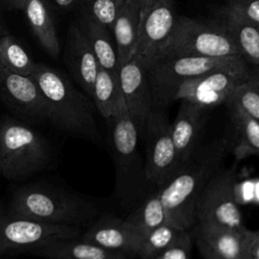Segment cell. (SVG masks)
Listing matches in <instances>:
<instances>
[{
  "label": "cell",
  "instance_id": "6da1fadb",
  "mask_svg": "<svg viewBox=\"0 0 259 259\" xmlns=\"http://www.w3.org/2000/svg\"><path fill=\"white\" fill-rule=\"evenodd\" d=\"M231 147L229 137H222L207 145L199 146L178 172L158 188L171 224L186 230L192 228L199 195L209 179L223 168Z\"/></svg>",
  "mask_w": 259,
  "mask_h": 259
},
{
  "label": "cell",
  "instance_id": "7a4b0ae2",
  "mask_svg": "<svg viewBox=\"0 0 259 259\" xmlns=\"http://www.w3.org/2000/svg\"><path fill=\"white\" fill-rule=\"evenodd\" d=\"M30 78L40 90L48 108L49 122L59 131L96 145L101 144L89 96L75 87L60 70L36 63Z\"/></svg>",
  "mask_w": 259,
  "mask_h": 259
},
{
  "label": "cell",
  "instance_id": "3957f363",
  "mask_svg": "<svg viewBox=\"0 0 259 259\" xmlns=\"http://www.w3.org/2000/svg\"><path fill=\"white\" fill-rule=\"evenodd\" d=\"M5 209L21 218L80 228L87 227L101 213L92 199L47 182L15 188Z\"/></svg>",
  "mask_w": 259,
  "mask_h": 259
},
{
  "label": "cell",
  "instance_id": "277c9868",
  "mask_svg": "<svg viewBox=\"0 0 259 259\" xmlns=\"http://www.w3.org/2000/svg\"><path fill=\"white\" fill-rule=\"evenodd\" d=\"M105 120L107 146L115 171L114 195L120 207L131 212L154 190L146 177L141 137L126 108Z\"/></svg>",
  "mask_w": 259,
  "mask_h": 259
},
{
  "label": "cell",
  "instance_id": "5b68a950",
  "mask_svg": "<svg viewBox=\"0 0 259 259\" xmlns=\"http://www.w3.org/2000/svg\"><path fill=\"white\" fill-rule=\"evenodd\" d=\"M53 160L49 141L31 124L15 117L0 119V174L21 181L47 169Z\"/></svg>",
  "mask_w": 259,
  "mask_h": 259
},
{
  "label": "cell",
  "instance_id": "8992f818",
  "mask_svg": "<svg viewBox=\"0 0 259 259\" xmlns=\"http://www.w3.org/2000/svg\"><path fill=\"white\" fill-rule=\"evenodd\" d=\"M153 96V109L166 110L179 86L195 76L220 69H249L241 56L228 58L160 57L145 65Z\"/></svg>",
  "mask_w": 259,
  "mask_h": 259
},
{
  "label": "cell",
  "instance_id": "52a82bcc",
  "mask_svg": "<svg viewBox=\"0 0 259 259\" xmlns=\"http://www.w3.org/2000/svg\"><path fill=\"white\" fill-rule=\"evenodd\" d=\"M235 56L241 55L220 23H204L177 15L170 36L154 59L160 57L228 58Z\"/></svg>",
  "mask_w": 259,
  "mask_h": 259
},
{
  "label": "cell",
  "instance_id": "ba28073f",
  "mask_svg": "<svg viewBox=\"0 0 259 259\" xmlns=\"http://www.w3.org/2000/svg\"><path fill=\"white\" fill-rule=\"evenodd\" d=\"M82 228L42 223L9 213L0 206V255L27 253L52 240L78 238Z\"/></svg>",
  "mask_w": 259,
  "mask_h": 259
},
{
  "label": "cell",
  "instance_id": "9c48e42d",
  "mask_svg": "<svg viewBox=\"0 0 259 259\" xmlns=\"http://www.w3.org/2000/svg\"><path fill=\"white\" fill-rule=\"evenodd\" d=\"M145 142V169L149 184L163 186L178 171V161L166 110L153 109L141 138Z\"/></svg>",
  "mask_w": 259,
  "mask_h": 259
},
{
  "label": "cell",
  "instance_id": "30bf717a",
  "mask_svg": "<svg viewBox=\"0 0 259 259\" xmlns=\"http://www.w3.org/2000/svg\"><path fill=\"white\" fill-rule=\"evenodd\" d=\"M236 180L235 167L221 168L209 179L196 203L195 223L207 222L234 229L245 227L236 196Z\"/></svg>",
  "mask_w": 259,
  "mask_h": 259
},
{
  "label": "cell",
  "instance_id": "8fae6325",
  "mask_svg": "<svg viewBox=\"0 0 259 259\" xmlns=\"http://www.w3.org/2000/svg\"><path fill=\"white\" fill-rule=\"evenodd\" d=\"M0 101L15 117L31 125L49 121V108L35 82L30 76L8 70L1 61Z\"/></svg>",
  "mask_w": 259,
  "mask_h": 259
},
{
  "label": "cell",
  "instance_id": "7c38bea8",
  "mask_svg": "<svg viewBox=\"0 0 259 259\" xmlns=\"http://www.w3.org/2000/svg\"><path fill=\"white\" fill-rule=\"evenodd\" d=\"M249 69H220L192 77L178 88L174 101L188 100L206 109L226 104L234 90L247 81Z\"/></svg>",
  "mask_w": 259,
  "mask_h": 259
},
{
  "label": "cell",
  "instance_id": "4fadbf2b",
  "mask_svg": "<svg viewBox=\"0 0 259 259\" xmlns=\"http://www.w3.org/2000/svg\"><path fill=\"white\" fill-rule=\"evenodd\" d=\"M177 19L175 0H143L136 55L150 63L170 36Z\"/></svg>",
  "mask_w": 259,
  "mask_h": 259
},
{
  "label": "cell",
  "instance_id": "5bb4252c",
  "mask_svg": "<svg viewBox=\"0 0 259 259\" xmlns=\"http://www.w3.org/2000/svg\"><path fill=\"white\" fill-rule=\"evenodd\" d=\"M118 78L127 112L142 138L154 108L144 61L138 56H134L118 68Z\"/></svg>",
  "mask_w": 259,
  "mask_h": 259
},
{
  "label": "cell",
  "instance_id": "9a60e30c",
  "mask_svg": "<svg viewBox=\"0 0 259 259\" xmlns=\"http://www.w3.org/2000/svg\"><path fill=\"white\" fill-rule=\"evenodd\" d=\"M80 239L107 250L122 253L130 258H137L142 238L125 223L124 219L114 213H100Z\"/></svg>",
  "mask_w": 259,
  "mask_h": 259
},
{
  "label": "cell",
  "instance_id": "2e32d148",
  "mask_svg": "<svg viewBox=\"0 0 259 259\" xmlns=\"http://www.w3.org/2000/svg\"><path fill=\"white\" fill-rule=\"evenodd\" d=\"M64 60L75 82L91 98L100 66L87 39L75 22L71 23L68 28Z\"/></svg>",
  "mask_w": 259,
  "mask_h": 259
},
{
  "label": "cell",
  "instance_id": "e0dca14e",
  "mask_svg": "<svg viewBox=\"0 0 259 259\" xmlns=\"http://www.w3.org/2000/svg\"><path fill=\"white\" fill-rule=\"evenodd\" d=\"M206 111V108L193 102L180 100L177 114L171 122V135L177 154L178 170L199 147Z\"/></svg>",
  "mask_w": 259,
  "mask_h": 259
},
{
  "label": "cell",
  "instance_id": "ac0fdd59",
  "mask_svg": "<svg viewBox=\"0 0 259 259\" xmlns=\"http://www.w3.org/2000/svg\"><path fill=\"white\" fill-rule=\"evenodd\" d=\"M27 253L45 259H133L122 253L86 242L80 237L48 241Z\"/></svg>",
  "mask_w": 259,
  "mask_h": 259
},
{
  "label": "cell",
  "instance_id": "d6986e66",
  "mask_svg": "<svg viewBox=\"0 0 259 259\" xmlns=\"http://www.w3.org/2000/svg\"><path fill=\"white\" fill-rule=\"evenodd\" d=\"M142 3L143 0H124L114 19L111 32L115 42L118 68L136 55Z\"/></svg>",
  "mask_w": 259,
  "mask_h": 259
},
{
  "label": "cell",
  "instance_id": "ffe728a7",
  "mask_svg": "<svg viewBox=\"0 0 259 259\" xmlns=\"http://www.w3.org/2000/svg\"><path fill=\"white\" fill-rule=\"evenodd\" d=\"M213 223L196 222L189 230L193 240H199L222 256L231 259L244 258V231Z\"/></svg>",
  "mask_w": 259,
  "mask_h": 259
},
{
  "label": "cell",
  "instance_id": "44dd1931",
  "mask_svg": "<svg viewBox=\"0 0 259 259\" xmlns=\"http://www.w3.org/2000/svg\"><path fill=\"white\" fill-rule=\"evenodd\" d=\"M74 22L87 39L99 66L111 72H118L117 53L111 30L83 12H79Z\"/></svg>",
  "mask_w": 259,
  "mask_h": 259
},
{
  "label": "cell",
  "instance_id": "7402d4cb",
  "mask_svg": "<svg viewBox=\"0 0 259 259\" xmlns=\"http://www.w3.org/2000/svg\"><path fill=\"white\" fill-rule=\"evenodd\" d=\"M25 18L44 51L56 59L61 47L55 24L53 6L49 0H27L23 8Z\"/></svg>",
  "mask_w": 259,
  "mask_h": 259
},
{
  "label": "cell",
  "instance_id": "603a6c76",
  "mask_svg": "<svg viewBox=\"0 0 259 259\" xmlns=\"http://www.w3.org/2000/svg\"><path fill=\"white\" fill-rule=\"evenodd\" d=\"M220 24L232 38L246 63L253 67L259 65V24L246 20L226 7Z\"/></svg>",
  "mask_w": 259,
  "mask_h": 259
},
{
  "label": "cell",
  "instance_id": "cb8c5ba5",
  "mask_svg": "<svg viewBox=\"0 0 259 259\" xmlns=\"http://www.w3.org/2000/svg\"><path fill=\"white\" fill-rule=\"evenodd\" d=\"M232 124L233 153L237 160L248 156H259V122L233 103L226 104Z\"/></svg>",
  "mask_w": 259,
  "mask_h": 259
},
{
  "label": "cell",
  "instance_id": "d4e9b609",
  "mask_svg": "<svg viewBox=\"0 0 259 259\" xmlns=\"http://www.w3.org/2000/svg\"><path fill=\"white\" fill-rule=\"evenodd\" d=\"M91 100L104 119L126 108L120 88L118 72H111L99 67L93 85Z\"/></svg>",
  "mask_w": 259,
  "mask_h": 259
},
{
  "label": "cell",
  "instance_id": "484cf974",
  "mask_svg": "<svg viewBox=\"0 0 259 259\" xmlns=\"http://www.w3.org/2000/svg\"><path fill=\"white\" fill-rule=\"evenodd\" d=\"M124 221L142 240L155 228L170 223L158 188L152 190L136 208L128 212Z\"/></svg>",
  "mask_w": 259,
  "mask_h": 259
},
{
  "label": "cell",
  "instance_id": "4316f807",
  "mask_svg": "<svg viewBox=\"0 0 259 259\" xmlns=\"http://www.w3.org/2000/svg\"><path fill=\"white\" fill-rule=\"evenodd\" d=\"M189 234V230L171 223L163 224L152 230L143 238L138 250L137 258L153 259L168 248L180 242Z\"/></svg>",
  "mask_w": 259,
  "mask_h": 259
},
{
  "label": "cell",
  "instance_id": "83f0119b",
  "mask_svg": "<svg viewBox=\"0 0 259 259\" xmlns=\"http://www.w3.org/2000/svg\"><path fill=\"white\" fill-rule=\"evenodd\" d=\"M0 61L13 73L30 76L35 64L15 37L6 33L0 38Z\"/></svg>",
  "mask_w": 259,
  "mask_h": 259
},
{
  "label": "cell",
  "instance_id": "f1b7e54d",
  "mask_svg": "<svg viewBox=\"0 0 259 259\" xmlns=\"http://www.w3.org/2000/svg\"><path fill=\"white\" fill-rule=\"evenodd\" d=\"M124 0H78V10L112 28L116 14Z\"/></svg>",
  "mask_w": 259,
  "mask_h": 259
},
{
  "label": "cell",
  "instance_id": "f546056e",
  "mask_svg": "<svg viewBox=\"0 0 259 259\" xmlns=\"http://www.w3.org/2000/svg\"><path fill=\"white\" fill-rule=\"evenodd\" d=\"M227 103L236 104L259 122V87L243 82L234 90Z\"/></svg>",
  "mask_w": 259,
  "mask_h": 259
},
{
  "label": "cell",
  "instance_id": "4dcf8cb0",
  "mask_svg": "<svg viewBox=\"0 0 259 259\" xmlns=\"http://www.w3.org/2000/svg\"><path fill=\"white\" fill-rule=\"evenodd\" d=\"M226 8L246 20L259 24V0H229Z\"/></svg>",
  "mask_w": 259,
  "mask_h": 259
},
{
  "label": "cell",
  "instance_id": "1f68e13d",
  "mask_svg": "<svg viewBox=\"0 0 259 259\" xmlns=\"http://www.w3.org/2000/svg\"><path fill=\"white\" fill-rule=\"evenodd\" d=\"M192 241L191 234H189L180 242L168 248L153 259H190Z\"/></svg>",
  "mask_w": 259,
  "mask_h": 259
},
{
  "label": "cell",
  "instance_id": "d6a6232c",
  "mask_svg": "<svg viewBox=\"0 0 259 259\" xmlns=\"http://www.w3.org/2000/svg\"><path fill=\"white\" fill-rule=\"evenodd\" d=\"M244 239V257L248 256L259 259V231L245 228Z\"/></svg>",
  "mask_w": 259,
  "mask_h": 259
},
{
  "label": "cell",
  "instance_id": "836d02e7",
  "mask_svg": "<svg viewBox=\"0 0 259 259\" xmlns=\"http://www.w3.org/2000/svg\"><path fill=\"white\" fill-rule=\"evenodd\" d=\"M194 242H195V245L203 259H231V258L220 255L219 253L213 251L206 244H204L203 242H201L199 240H194Z\"/></svg>",
  "mask_w": 259,
  "mask_h": 259
},
{
  "label": "cell",
  "instance_id": "e575fe53",
  "mask_svg": "<svg viewBox=\"0 0 259 259\" xmlns=\"http://www.w3.org/2000/svg\"><path fill=\"white\" fill-rule=\"evenodd\" d=\"M53 8H56L62 12L71 11L78 8V0H49Z\"/></svg>",
  "mask_w": 259,
  "mask_h": 259
},
{
  "label": "cell",
  "instance_id": "d590c367",
  "mask_svg": "<svg viewBox=\"0 0 259 259\" xmlns=\"http://www.w3.org/2000/svg\"><path fill=\"white\" fill-rule=\"evenodd\" d=\"M27 0H0V9L23 10Z\"/></svg>",
  "mask_w": 259,
  "mask_h": 259
},
{
  "label": "cell",
  "instance_id": "8d00e7d4",
  "mask_svg": "<svg viewBox=\"0 0 259 259\" xmlns=\"http://www.w3.org/2000/svg\"><path fill=\"white\" fill-rule=\"evenodd\" d=\"M246 82L259 87V65L254 66L252 69L249 68L248 77H247Z\"/></svg>",
  "mask_w": 259,
  "mask_h": 259
},
{
  "label": "cell",
  "instance_id": "74e56055",
  "mask_svg": "<svg viewBox=\"0 0 259 259\" xmlns=\"http://www.w3.org/2000/svg\"><path fill=\"white\" fill-rule=\"evenodd\" d=\"M5 34H6L5 30H4V28L2 27V25L0 24V38H1L3 35H5Z\"/></svg>",
  "mask_w": 259,
  "mask_h": 259
},
{
  "label": "cell",
  "instance_id": "f35d334b",
  "mask_svg": "<svg viewBox=\"0 0 259 259\" xmlns=\"http://www.w3.org/2000/svg\"><path fill=\"white\" fill-rule=\"evenodd\" d=\"M244 259H256V258H253V257H248V256H246V257H244Z\"/></svg>",
  "mask_w": 259,
  "mask_h": 259
}]
</instances>
